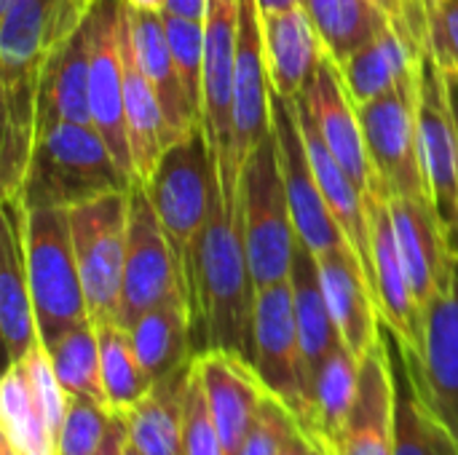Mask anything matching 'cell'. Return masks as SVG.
<instances>
[{
	"mask_svg": "<svg viewBox=\"0 0 458 455\" xmlns=\"http://www.w3.org/2000/svg\"><path fill=\"white\" fill-rule=\"evenodd\" d=\"M196 354L220 349L252 362L255 282L244 249L239 206L217 196L188 265Z\"/></svg>",
	"mask_w": 458,
	"mask_h": 455,
	"instance_id": "cell-1",
	"label": "cell"
},
{
	"mask_svg": "<svg viewBox=\"0 0 458 455\" xmlns=\"http://www.w3.org/2000/svg\"><path fill=\"white\" fill-rule=\"evenodd\" d=\"M131 185L91 123H54L38 131L16 201L24 209H70Z\"/></svg>",
	"mask_w": 458,
	"mask_h": 455,
	"instance_id": "cell-2",
	"label": "cell"
},
{
	"mask_svg": "<svg viewBox=\"0 0 458 455\" xmlns=\"http://www.w3.org/2000/svg\"><path fill=\"white\" fill-rule=\"evenodd\" d=\"M94 0H8L0 8V107L38 113L48 56L89 19Z\"/></svg>",
	"mask_w": 458,
	"mask_h": 455,
	"instance_id": "cell-3",
	"label": "cell"
},
{
	"mask_svg": "<svg viewBox=\"0 0 458 455\" xmlns=\"http://www.w3.org/2000/svg\"><path fill=\"white\" fill-rule=\"evenodd\" d=\"M239 223L255 290L290 279L298 233L282 177L276 131H271L242 166Z\"/></svg>",
	"mask_w": 458,
	"mask_h": 455,
	"instance_id": "cell-4",
	"label": "cell"
},
{
	"mask_svg": "<svg viewBox=\"0 0 458 455\" xmlns=\"http://www.w3.org/2000/svg\"><path fill=\"white\" fill-rule=\"evenodd\" d=\"M24 255L38 335L43 346H51L64 333L91 319L67 209H27Z\"/></svg>",
	"mask_w": 458,
	"mask_h": 455,
	"instance_id": "cell-5",
	"label": "cell"
},
{
	"mask_svg": "<svg viewBox=\"0 0 458 455\" xmlns=\"http://www.w3.org/2000/svg\"><path fill=\"white\" fill-rule=\"evenodd\" d=\"M142 188L148 190L150 204L188 276L193 247L212 217L217 196L223 193L220 169L204 129H196L185 139L169 145L153 177Z\"/></svg>",
	"mask_w": 458,
	"mask_h": 455,
	"instance_id": "cell-6",
	"label": "cell"
},
{
	"mask_svg": "<svg viewBox=\"0 0 458 455\" xmlns=\"http://www.w3.org/2000/svg\"><path fill=\"white\" fill-rule=\"evenodd\" d=\"M67 217L89 316L94 324L113 322L129 247V190L70 206Z\"/></svg>",
	"mask_w": 458,
	"mask_h": 455,
	"instance_id": "cell-7",
	"label": "cell"
},
{
	"mask_svg": "<svg viewBox=\"0 0 458 455\" xmlns=\"http://www.w3.org/2000/svg\"><path fill=\"white\" fill-rule=\"evenodd\" d=\"M421 67L405 75L384 97L357 107L368 153L386 196L429 198L419 142Z\"/></svg>",
	"mask_w": 458,
	"mask_h": 455,
	"instance_id": "cell-8",
	"label": "cell"
},
{
	"mask_svg": "<svg viewBox=\"0 0 458 455\" xmlns=\"http://www.w3.org/2000/svg\"><path fill=\"white\" fill-rule=\"evenodd\" d=\"M242 0H207L204 13V110L201 129L220 169L228 206H239V164L233 147V80Z\"/></svg>",
	"mask_w": 458,
	"mask_h": 455,
	"instance_id": "cell-9",
	"label": "cell"
},
{
	"mask_svg": "<svg viewBox=\"0 0 458 455\" xmlns=\"http://www.w3.org/2000/svg\"><path fill=\"white\" fill-rule=\"evenodd\" d=\"M172 298L191 300L188 276L148 190L134 182L129 190V247L115 322L129 330L145 311Z\"/></svg>",
	"mask_w": 458,
	"mask_h": 455,
	"instance_id": "cell-10",
	"label": "cell"
},
{
	"mask_svg": "<svg viewBox=\"0 0 458 455\" xmlns=\"http://www.w3.org/2000/svg\"><path fill=\"white\" fill-rule=\"evenodd\" d=\"M252 365L271 397H276L306 429L309 421V381L298 338L293 284L290 279L255 290L252 316Z\"/></svg>",
	"mask_w": 458,
	"mask_h": 455,
	"instance_id": "cell-11",
	"label": "cell"
},
{
	"mask_svg": "<svg viewBox=\"0 0 458 455\" xmlns=\"http://www.w3.org/2000/svg\"><path fill=\"white\" fill-rule=\"evenodd\" d=\"M274 131H276L279 164H282V177H284L290 215H293L298 239L311 249L314 257L335 247H346L349 239L344 236L317 182V174H314V166L303 142V131L298 126L295 105L293 99H282L276 94H274Z\"/></svg>",
	"mask_w": 458,
	"mask_h": 455,
	"instance_id": "cell-12",
	"label": "cell"
},
{
	"mask_svg": "<svg viewBox=\"0 0 458 455\" xmlns=\"http://www.w3.org/2000/svg\"><path fill=\"white\" fill-rule=\"evenodd\" d=\"M419 142L421 166L429 190V201L458 252V137L445 72L429 56L421 67V99H419Z\"/></svg>",
	"mask_w": 458,
	"mask_h": 455,
	"instance_id": "cell-13",
	"label": "cell"
},
{
	"mask_svg": "<svg viewBox=\"0 0 458 455\" xmlns=\"http://www.w3.org/2000/svg\"><path fill=\"white\" fill-rule=\"evenodd\" d=\"M121 3L94 0L89 13L91 64H89V105L91 123L107 142L118 166L134 180L126 118H123V54H121Z\"/></svg>",
	"mask_w": 458,
	"mask_h": 455,
	"instance_id": "cell-14",
	"label": "cell"
},
{
	"mask_svg": "<svg viewBox=\"0 0 458 455\" xmlns=\"http://www.w3.org/2000/svg\"><path fill=\"white\" fill-rule=\"evenodd\" d=\"M400 351V349H397ZM419 394L458 448V263L454 284L424 311L421 354H403Z\"/></svg>",
	"mask_w": 458,
	"mask_h": 455,
	"instance_id": "cell-15",
	"label": "cell"
},
{
	"mask_svg": "<svg viewBox=\"0 0 458 455\" xmlns=\"http://www.w3.org/2000/svg\"><path fill=\"white\" fill-rule=\"evenodd\" d=\"M365 212H368V225H370L373 279H376L381 319L389 327L397 349L408 357H419L421 341H424V316L419 311V303L413 298V290L403 265L394 220L389 209V196L381 190H368Z\"/></svg>",
	"mask_w": 458,
	"mask_h": 455,
	"instance_id": "cell-16",
	"label": "cell"
},
{
	"mask_svg": "<svg viewBox=\"0 0 458 455\" xmlns=\"http://www.w3.org/2000/svg\"><path fill=\"white\" fill-rule=\"evenodd\" d=\"M389 209L394 220L403 265H405L413 298L419 303V311L424 316V311L443 292L451 290L458 252L454 249L429 198L389 196Z\"/></svg>",
	"mask_w": 458,
	"mask_h": 455,
	"instance_id": "cell-17",
	"label": "cell"
},
{
	"mask_svg": "<svg viewBox=\"0 0 458 455\" xmlns=\"http://www.w3.org/2000/svg\"><path fill=\"white\" fill-rule=\"evenodd\" d=\"M274 131V91L268 80L258 0H242L233 80V147L239 172L247 156Z\"/></svg>",
	"mask_w": 458,
	"mask_h": 455,
	"instance_id": "cell-18",
	"label": "cell"
},
{
	"mask_svg": "<svg viewBox=\"0 0 458 455\" xmlns=\"http://www.w3.org/2000/svg\"><path fill=\"white\" fill-rule=\"evenodd\" d=\"M301 99L306 102L325 145L338 158V164L346 169V174L354 180V185L362 193H368V190L386 193L376 174V166L370 161L360 113H357L352 97L346 94L338 64L327 54H322V62Z\"/></svg>",
	"mask_w": 458,
	"mask_h": 455,
	"instance_id": "cell-19",
	"label": "cell"
},
{
	"mask_svg": "<svg viewBox=\"0 0 458 455\" xmlns=\"http://www.w3.org/2000/svg\"><path fill=\"white\" fill-rule=\"evenodd\" d=\"M193 370L225 453L236 455L268 394L255 365L239 354L209 349L193 354Z\"/></svg>",
	"mask_w": 458,
	"mask_h": 455,
	"instance_id": "cell-20",
	"label": "cell"
},
{
	"mask_svg": "<svg viewBox=\"0 0 458 455\" xmlns=\"http://www.w3.org/2000/svg\"><path fill=\"white\" fill-rule=\"evenodd\" d=\"M322 290L346 349L362 362L384 338L381 333V308L376 298V287L357 257V252L346 247H335L317 257Z\"/></svg>",
	"mask_w": 458,
	"mask_h": 455,
	"instance_id": "cell-21",
	"label": "cell"
},
{
	"mask_svg": "<svg viewBox=\"0 0 458 455\" xmlns=\"http://www.w3.org/2000/svg\"><path fill=\"white\" fill-rule=\"evenodd\" d=\"M27 209L16 198H3L0 209V335L8 365L21 362L40 341L24 255Z\"/></svg>",
	"mask_w": 458,
	"mask_h": 455,
	"instance_id": "cell-22",
	"label": "cell"
},
{
	"mask_svg": "<svg viewBox=\"0 0 458 455\" xmlns=\"http://www.w3.org/2000/svg\"><path fill=\"white\" fill-rule=\"evenodd\" d=\"M126 19H129V35H131V48L134 56L150 80L161 113H164V126H166V147L185 139L196 129H201V113L191 102L185 83L177 72V64L172 59V48L166 40V24L164 13L158 11H140L131 8L126 0Z\"/></svg>",
	"mask_w": 458,
	"mask_h": 455,
	"instance_id": "cell-23",
	"label": "cell"
},
{
	"mask_svg": "<svg viewBox=\"0 0 458 455\" xmlns=\"http://www.w3.org/2000/svg\"><path fill=\"white\" fill-rule=\"evenodd\" d=\"M394 359L381 343L360 362V392L338 448L327 455H392Z\"/></svg>",
	"mask_w": 458,
	"mask_h": 455,
	"instance_id": "cell-24",
	"label": "cell"
},
{
	"mask_svg": "<svg viewBox=\"0 0 458 455\" xmlns=\"http://www.w3.org/2000/svg\"><path fill=\"white\" fill-rule=\"evenodd\" d=\"M263 46L271 91L282 99H298L306 94L319 62L322 40L303 5L263 13Z\"/></svg>",
	"mask_w": 458,
	"mask_h": 455,
	"instance_id": "cell-25",
	"label": "cell"
},
{
	"mask_svg": "<svg viewBox=\"0 0 458 455\" xmlns=\"http://www.w3.org/2000/svg\"><path fill=\"white\" fill-rule=\"evenodd\" d=\"M295 105V115H298V126L303 131V142H306V150H309V158H311V166H314V174H317V182L344 231V236L349 239L352 249L357 252V257L362 260L373 287H376V279H373V249H370V225H368V212H365V193L354 185V180L346 174V169L338 164V158L330 153V147L325 145L306 102L298 97L293 99ZM378 298V295H376Z\"/></svg>",
	"mask_w": 458,
	"mask_h": 455,
	"instance_id": "cell-26",
	"label": "cell"
},
{
	"mask_svg": "<svg viewBox=\"0 0 458 455\" xmlns=\"http://www.w3.org/2000/svg\"><path fill=\"white\" fill-rule=\"evenodd\" d=\"M121 54H123V118H126L131 169H134V182L145 185L153 177L166 150V126H164L158 97L134 56L123 3H121Z\"/></svg>",
	"mask_w": 458,
	"mask_h": 455,
	"instance_id": "cell-27",
	"label": "cell"
},
{
	"mask_svg": "<svg viewBox=\"0 0 458 455\" xmlns=\"http://www.w3.org/2000/svg\"><path fill=\"white\" fill-rule=\"evenodd\" d=\"M424 56H427V43H421L416 35L389 21L368 46H362L338 70L354 107H362L384 97L405 75L419 70Z\"/></svg>",
	"mask_w": 458,
	"mask_h": 455,
	"instance_id": "cell-28",
	"label": "cell"
},
{
	"mask_svg": "<svg viewBox=\"0 0 458 455\" xmlns=\"http://www.w3.org/2000/svg\"><path fill=\"white\" fill-rule=\"evenodd\" d=\"M89 19L48 56L38 94V131L54 123H91ZM94 126V123H91Z\"/></svg>",
	"mask_w": 458,
	"mask_h": 455,
	"instance_id": "cell-29",
	"label": "cell"
},
{
	"mask_svg": "<svg viewBox=\"0 0 458 455\" xmlns=\"http://www.w3.org/2000/svg\"><path fill=\"white\" fill-rule=\"evenodd\" d=\"M131 346L150 383H158L193 362V308L188 298H172L145 311L131 327Z\"/></svg>",
	"mask_w": 458,
	"mask_h": 455,
	"instance_id": "cell-30",
	"label": "cell"
},
{
	"mask_svg": "<svg viewBox=\"0 0 458 455\" xmlns=\"http://www.w3.org/2000/svg\"><path fill=\"white\" fill-rule=\"evenodd\" d=\"M290 284H293V306H295L298 338H301V349H303L306 381H309V397H311V383H314L319 367L335 351V346H341L344 341L338 335V327L333 322V314H330V306H327V298L322 290L317 257L301 239L295 244Z\"/></svg>",
	"mask_w": 458,
	"mask_h": 455,
	"instance_id": "cell-31",
	"label": "cell"
},
{
	"mask_svg": "<svg viewBox=\"0 0 458 455\" xmlns=\"http://www.w3.org/2000/svg\"><path fill=\"white\" fill-rule=\"evenodd\" d=\"M357 392H360V359L346 349V343H341L325 359V365L319 367L311 383V408L303 429L325 453H333L338 448L344 429L352 418Z\"/></svg>",
	"mask_w": 458,
	"mask_h": 455,
	"instance_id": "cell-32",
	"label": "cell"
},
{
	"mask_svg": "<svg viewBox=\"0 0 458 455\" xmlns=\"http://www.w3.org/2000/svg\"><path fill=\"white\" fill-rule=\"evenodd\" d=\"M325 54L341 67L368 46L392 16L378 0H301Z\"/></svg>",
	"mask_w": 458,
	"mask_h": 455,
	"instance_id": "cell-33",
	"label": "cell"
},
{
	"mask_svg": "<svg viewBox=\"0 0 458 455\" xmlns=\"http://www.w3.org/2000/svg\"><path fill=\"white\" fill-rule=\"evenodd\" d=\"M188 370L191 365L153 383L148 397L123 416L129 440L140 455H182V397Z\"/></svg>",
	"mask_w": 458,
	"mask_h": 455,
	"instance_id": "cell-34",
	"label": "cell"
},
{
	"mask_svg": "<svg viewBox=\"0 0 458 455\" xmlns=\"http://www.w3.org/2000/svg\"><path fill=\"white\" fill-rule=\"evenodd\" d=\"M392 455H458L456 442L419 394L413 378L405 370V362L403 370L394 367Z\"/></svg>",
	"mask_w": 458,
	"mask_h": 455,
	"instance_id": "cell-35",
	"label": "cell"
},
{
	"mask_svg": "<svg viewBox=\"0 0 458 455\" xmlns=\"http://www.w3.org/2000/svg\"><path fill=\"white\" fill-rule=\"evenodd\" d=\"M99 333V365H102V389L105 402L115 416H126L131 408H137L153 383L145 378L140 359L131 346V335L123 324L102 322L97 324Z\"/></svg>",
	"mask_w": 458,
	"mask_h": 455,
	"instance_id": "cell-36",
	"label": "cell"
},
{
	"mask_svg": "<svg viewBox=\"0 0 458 455\" xmlns=\"http://www.w3.org/2000/svg\"><path fill=\"white\" fill-rule=\"evenodd\" d=\"M0 432L8 437L16 455H56V442L32 397L24 365H8L0 386Z\"/></svg>",
	"mask_w": 458,
	"mask_h": 455,
	"instance_id": "cell-37",
	"label": "cell"
},
{
	"mask_svg": "<svg viewBox=\"0 0 458 455\" xmlns=\"http://www.w3.org/2000/svg\"><path fill=\"white\" fill-rule=\"evenodd\" d=\"M46 349L56 381L67 394H78L107 408L105 389H102V365H99V333L91 319L72 327Z\"/></svg>",
	"mask_w": 458,
	"mask_h": 455,
	"instance_id": "cell-38",
	"label": "cell"
},
{
	"mask_svg": "<svg viewBox=\"0 0 458 455\" xmlns=\"http://www.w3.org/2000/svg\"><path fill=\"white\" fill-rule=\"evenodd\" d=\"M166 40L172 48V59L185 83L191 102L204 110V19H188L164 11Z\"/></svg>",
	"mask_w": 458,
	"mask_h": 455,
	"instance_id": "cell-39",
	"label": "cell"
},
{
	"mask_svg": "<svg viewBox=\"0 0 458 455\" xmlns=\"http://www.w3.org/2000/svg\"><path fill=\"white\" fill-rule=\"evenodd\" d=\"M115 413L105 405L67 394L64 421L56 437V455H94L107 437Z\"/></svg>",
	"mask_w": 458,
	"mask_h": 455,
	"instance_id": "cell-40",
	"label": "cell"
},
{
	"mask_svg": "<svg viewBox=\"0 0 458 455\" xmlns=\"http://www.w3.org/2000/svg\"><path fill=\"white\" fill-rule=\"evenodd\" d=\"M182 455H228L223 448L220 432L212 421V413L204 400L201 381L193 370H188L185 397H182Z\"/></svg>",
	"mask_w": 458,
	"mask_h": 455,
	"instance_id": "cell-41",
	"label": "cell"
},
{
	"mask_svg": "<svg viewBox=\"0 0 458 455\" xmlns=\"http://www.w3.org/2000/svg\"><path fill=\"white\" fill-rule=\"evenodd\" d=\"M301 429L303 426L287 410V405H282L276 397L266 394V400L258 410V418H255L252 429L247 432L236 455H282L287 442L293 440V434Z\"/></svg>",
	"mask_w": 458,
	"mask_h": 455,
	"instance_id": "cell-42",
	"label": "cell"
},
{
	"mask_svg": "<svg viewBox=\"0 0 458 455\" xmlns=\"http://www.w3.org/2000/svg\"><path fill=\"white\" fill-rule=\"evenodd\" d=\"M427 3V51L443 72H458V0Z\"/></svg>",
	"mask_w": 458,
	"mask_h": 455,
	"instance_id": "cell-43",
	"label": "cell"
},
{
	"mask_svg": "<svg viewBox=\"0 0 458 455\" xmlns=\"http://www.w3.org/2000/svg\"><path fill=\"white\" fill-rule=\"evenodd\" d=\"M392 21L411 35H416L421 43H427V3L424 0H378Z\"/></svg>",
	"mask_w": 458,
	"mask_h": 455,
	"instance_id": "cell-44",
	"label": "cell"
},
{
	"mask_svg": "<svg viewBox=\"0 0 458 455\" xmlns=\"http://www.w3.org/2000/svg\"><path fill=\"white\" fill-rule=\"evenodd\" d=\"M129 448V426H126V418L123 416H115L110 429H107V437L105 442L99 445V451L94 455H123Z\"/></svg>",
	"mask_w": 458,
	"mask_h": 455,
	"instance_id": "cell-45",
	"label": "cell"
},
{
	"mask_svg": "<svg viewBox=\"0 0 458 455\" xmlns=\"http://www.w3.org/2000/svg\"><path fill=\"white\" fill-rule=\"evenodd\" d=\"M166 11L177 16H188V19H204L207 0H169Z\"/></svg>",
	"mask_w": 458,
	"mask_h": 455,
	"instance_id": "cell-46",
	"label": "cell"
},
{
	"mask_svg": "<svg viewBox=\"0 0 458 455\" xmlns=\"http://www.w3.org/2000/svg\"><path fill=\"white\" fill-rule=\"evenodd\" d=\"M282 455H319V445L301 429L293 434V440L287 442V448L282 451Z\"/></svg>",
	"mask_w": 458,
	"mask_h": 455,
	"instance_id": "cell-47",
	"label": "cell"
},
{
	"mask_svg": "<svg viewBox=\"0 0 458 455\" xmlns=\"http://www.w3.org/2000/svg\"><path fill=\"white\" fill-rule=\"evenodd\" d=\"M445 86H448V102H451V113H454L458 137V72H445Z\"/></svg>",
	"mask_w": 458,
	"mask_h": 455,
	"instance_id": "cell-48",
	"label": "cell"
},
{
	"mask_svg": "<svg viewBox=\"0 0 458 455\" xmlns=\"http://www.w3.org/2000/svg\"><path fill=\"white\" fill-rule=\"evenodd\" d=\"M260 11L263 13H271V11H284V8H295L301 5V0H258Z\"/></svg>",
	"mask_w": 458,
	"mask_h": 455,
	"instance_id": "cell-49",
	"label": "cell"
},
{
	"mask_svg": "<svg viewBox=\"0 0 458 455\" xmlns=\"http://www.w3.org/2000/svg\"><path fill=\"white\" fill-rule=\"evenodd\" d=\"M131 8H140V11H158V13H164L166 11V5H169V0H126Z\"/></svg>",
	"mask_w": 458,
	"mask_h": 455,
	"instance_id": "cell-50",
	"label": "cell"
},
{
	"mask_svg": "<svg viewBox=\"0 0 458 455\" xmlns=\"http://www.w3.org/2000/svg\"><path fill=\"white\" fill-rule=\"evenodd\" d=\"M0 455H16V451H13V445L8 442V437L0 432Z\"/></svg>",
	"mask_w": 458,
	"mask_h": 455,
	"instance_id": "cell-51",
	"label": "cell"
},
{
	"mask_svg": "<svg viewBox=\"0 0 458 455\" xmlns=\"http://www.w3.org/2000/svg\"><path fill=\"white\" fill-rule=\"evenodd\" d=\"M123 455H140L137 451H134V445H131V440H129V448H126V453Z\"/></svg>",
	"mask_w": 458,
	"mask_h": 455,
	"instance_id": "cell-52",
	"label": "cell"
},
{
	"mask_svg": "<svg viewBox=\"0 0 458 455\" xmlns=\"http://www.w3.org/2000/svg\"><path fill=\"white\" fill-rule=\"evenodd\" d=\"M5 3H8V0H0V8H3V5H5Z\"/></svg>",
	"mask_w": 458,
	"mask_h": 455,
	"instance_id": "cell-53",
	"label": "cell"
},
{
	"mask_svg": "<svg viewBox=\"0 0 458 455\" xmlns=\"http://www.w3.org/2000/svg\"><path fill=\"white\" fill-rule=\"evenodd\" d=\"M319 455H327V453H325V451H322V448H319Z\"/></svg>",
	"mask_w": 458,
	"mask_h": 455,
	"instance_id": "cell-54",
	"label": "cell"
}]
</instances>
